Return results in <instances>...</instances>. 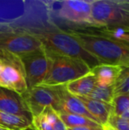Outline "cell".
Here are the masks:
<instances>
[{"mask_svg":"<svg viewBox=\"0 0 129 130\" xmlns=\"http://www.w3.org/2000/svg\"><path fill=\"white\" fill-rule=\"evenodd\" d=\"M100 64L129 66V42L115 39L96 27L68 30Z\"/></svg>","mask_w":129,"mask_h":130,"instance_id":"1","label":"cell"},{"mask_svg":"<svg viewBox=\"0 0 129 130\" xmlns=\"http://www.w3.org/2000/svg\"><path fill=\"white\" fill-rule=\"evenodd\" d=\"M42 43L44 50L52 56L76 58L86 62L90 69L100 65L99 61L86 51L78 40L68 31L54 26L25 27Z\"/></svg>","mask_w":129,"mask_h":130,"instance_id":"2","label":"cell"},{"mask_svg":"<svg viewBox=\"0 0 129 130\" xmlns=\"http://www.w3.org/2000/svg\"><path fill=\"white\" fill-rule=\"evenodd\" d=\"M91 27L129 30V1H91Z\"/></svg>","mask_w":129,"mask_h":130,"instance_id":"3","label":"cell"},{"mask_svg":"<svg viewBox=\"0 0 129 130\" xmlns=\"http://www.w3.org/2000/svg\"><path fill=\"white\" fill-rule=\"evenodd\" d=\"M50 56L49 70L41 85L49 87L65 85L91 71L88 65L81 59L62 56L50 55Z\"/></svg>","mask_w":129,"mask_h":130,"instance_id":"4","label":"cell"},{"mask_svg":"<svg viewBox=\"0 0 129 130\" xmlns=\"http://www.w3.org/2000/svg\"><path fill=\"white\" fill-rule=\"evenodd\" d=\"M43 48L40 40L25 27H0V51L22 57Z\"/></svg>","mask_w":129,"mask_h":130,"instance_id":"5","label":"cell"},{"mask_svg":"<svg viewBox=\"0 0 129 130\" xmlns=\"http://www.w3.org/2000/svg\"><path fill=\"white\" fill-rule=\"evenodd\" d=\"M0 87L21 95L24 94L27 90V85L21 57L0 51Z\"/></svg>","mask_w":129,"mask_h":130,"instance_id":"6","label":"cell"},{"mask_svg":"<svg viewBox=\"0 0 129 130\" xmlns=\"http://www.w3.org/2000/svg\"><path fill=\"white\" fill-rule=\"evenodd\" d=\"M60 87L39 85L27 90L21 94L32 117L41 113L46 107L58 111L60 102Z\"/></svg>","mask_w":129,"mask_h":130,"instance_id":"7","label":"cell"},{"mask_svg":"<svg viewBox=\"0 0 129 130\" xmlns=\"http://www.w3.org/2000/svg\"><path fill=\"white\" fill-rule=\"evenodd\" d=\"M27 88L41 85L49 70L51 56L44 48L21 57Z\"/></svg>","mask_w":129,"mask_h":130,"instance_id":"8","label":"cell"},{"mask_svg":"<svg viewBox=\"0 0 129 130\" xmlns=\"http://www.w3.org/2000/svg\"><path fill=\"white\" fill-rule=\"evenodd\" d=\"M58 14L60 18L70 22L91 27V1H62Z\"/></svg>","mask_w":129,"mask_h":130,"instance_id":"9","label":"cell"},{"mask_svg":"<svg viewBox=\"0 0 129 130\" xmlns=\"http://www.w3.org/2000/svg\"><path fill=\"white\" fill-rule=\"evenodd\" d=\"M0 110L6 113L27 117L32 120V114L21 94L0 87Z\"/></svg>","mask_w":129,"mask_h":130,"instance_id":"10","label":"cell"},{"mask_svg":"<svg viewBox=\"0 0 129 130\" xmlns=\"http://www.w3.org/2000/svg\"><path fill=\"white\" fill-rule=\"evenodd\" d=\"M57 112L83 116L97 122V120L88 113L82 101L78 97L69 94L66 91L65 85L60 87V102Z\"/></svg>","mask_w":129,"mask_h":130,"instance_id":"11","label":"cell"},{"mask_svg":"<svg viewBox=\"0 0 129 130\" xmlns=\"http://www.w3.org/2000/svg\"><path fill=\"white\" fill-rule=\"evenodd\" d=\"M35 130H67L59 113L52 107H46L41 113L32 119Z\"/></svg>","mask_w":129,"mask_h":130,"instance_id":"12","label":"cell"},{"mask_svg":"<svg viewBox=\"0 0 129 130\" xmlns=\"http://www.w3.org/2000/svg\"><path fill=\"white\" fill-rule=\"evenodd\" d=\"M84 104L88 113L102 126L107 124L112 114V104L97 101L88 97H78Z\"/></svg>","mask_w":129,"mask_h":130,"instance_id":"13","label":"cell"},{"mask_svg":"<svg viewBox=\"0 0 129 130\" xmlns=\"http://www.w3.org/2000/svg\"><path fill=\"white\" fill-rule=\"evenodd\" d=\"M97 84V78L90 71L87 75L68 83L65 88L69 94L75 97H86L92 92Z\"/></svg>","mask_w":129,"mask_h":130,"instance_id":"14","label":"cell"},{"mask_svg":"<svg viewBox=\"0 0 129 130\" xmlns=\"http://www.w3.org/2000/svg\"><path fill=\"white\" fill-rule=\"evenodd\" d=\"M122 69V67L118 66L100 64L94 67L91 71L94 74L98 85L110 86L114 85L119 77Z\"/></svg>","mask_w":129,"mask_h":130,"instance_id":"15","label":"cell"},{"mask_svg":"<svg viewBox=\"0 0 129 130\" xmlns=\"http://www.w3.org/2000/svg\"><path fill=\"white\" fill-rule=\"evenodd\" d=\"M0 126L8 130H27L32 128V120L0 110Z\"/></svg>","mask_w":129,"mask_h":130,"instance_id":"16","label":"cell"},{"mask_svg":"<svg viewBox=\"0 0 129 130\" xmlns=\"http://www.w3.org/2000/svg\"><path fill=\"white\" fill-rule=\"evenodd\" d=\"M61 120L65 125L66 128H75V127H82V126H102L98 123L87 118L83 116L69 114L62 112H58Z\"/></svg>","mask_w":129,"mask_h":130,"instance_id":"17","label":"cell"},{"mask_svg":"<svg viewBox=\"0 0 129 130\" xmlns=\"http://www.w3.org/2000/svg\"><path fill=\"white\" fill-rule=\"evenodd\" d=\"M114 96V85L104 86L97 84L92 92L86 97L105 103L112 104Z\"/></svg>","mask_w":129,"mask_h":130,"instance_id":"18","label":"cell"},{"mask_svg":"<svg viewBox=\"0 0 129 130\" xmlns=\"http://www.w3.org/2000/svg\"><path fill=\"white\" fill-rule=\"evenodd\" d=\"M129 94V66L122 71L114 84V95Z\"/></svg>","mask_w":129,"mask_h":130,"instance_id":"19","label":"cell"},{"mask_svg":"<svg viewBox=\"0 0 129 130\" xmlns=\"http://www.w3.org/2000/svg\"><path fill=\"white\" fill-rule=\"evenodd\" d=\"M112 114L120 117L129 109V94L115 95L112 101Z\"/></svg>","mask_w":129,"mask_h":130,"instance_id":"20","label":"cell"},{"mask_svg":"<svg viewBox=\"0 0 129 130\" xmlns=\"http://www.w3.org/2000/svg\"><path fill=\"white\" fill-rule=\"evenodd\" d=\"M107 124L116 130H129V120L113 114H111Z\"/></svg>","mask_w":129,"mask_h":130,"instance_id":"21","label":"cell"},{"mask_svg":"<svg viewBox=\"0 0 129 130\" xmlns=\"http://www.w3.org/2000/svg\"><path fill=\"white\" fill-rule=\"evenodd\" d=\"M67 130H104L103 126H82V127H75V128H67Z\"/></svg>","mask_w":129,"mask_h":130,"instance_id":"22","label":"cell"},{"mask_svg":"<svg viewBox=\"0 0 129 130\" xmlns=\"http://www.w3.org/2000/svg\"><path fill=\"white\" fill-rule=\"evenodd\" d=\"M120 117L125 120H129V109L127 110L126 111H125Z\"/></svg>","mask_w":129,"mask_h":130,"instance_id":"23","label":"cell"},{"mask_svg":"<svg viewBox=\"0 0 129 130\" xmlns=\"http://www.w3.org/2000/svg\"><path fill=\"white\" fill-rule=\"evenodd\" d=\"M103 129L104 130H116L115 129H113V127H111L109 125H108V124H106V125L103 126Z\"/></svg>","mask_w":129,"mask_h":130,"instance_id":"24","label":"cell"},{"mask_svg":"<svg viewBox=\"0 0 129 130\" xmlns=\"http://www.w3.org/2000/svg\"><path fill=\"white\" fill-rule=\"evenodd\" d=\"M0 130H8V129H5V128H2V127H1V126H0Z\"/></svg>","mask_w":129,"mask_h":130,"instance_id":"25","label":"cell"},{"mask_svg":"<svg viewBox=\"0 0 129 130\" xmlns=\"http://www.w3.org/2000/svg\"><path fill=\"white\" fill-rule=\"evenodd\" d=\"M27 130H35L34 129H33V127L32 128H30V129H27Z\"/></svg>","mask_w":129,"mask_h":130,"instance_id":"26","label":"cell"}]
</instances>
